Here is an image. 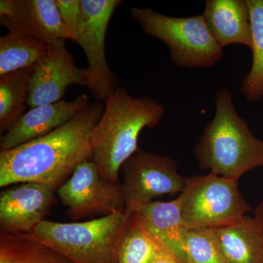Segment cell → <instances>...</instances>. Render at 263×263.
<instances>
[{"instance_id": "obj_18", "label": "cell", "mask_w": 263, "mask_h": 263, "mask_svg": "<svg viewBox=\"0 0 263 263\" xmlns=\"http://www.w3.org/2000/svg\"><path fill=\"white\" fill-rule=\"evenodd\" d=\"M167 255L171 254L147 230L138 216L132 214L123 233L117 263H153Z\"/></svg>"}, {"instance_id": "obj_7", "label": "cell", "mask_w": 263, "mask_h": 263, "mask_svg": "<svg viewBox=\"0 0 263 263\" xmlns=\"http://www.w3.org/2000/svg\"><path fill=\"white\" fill-rule=\"evenodd\" d=\"M126 214L163 195L181 194L186 177L179 174L176 161L167 156L138 149L122 167Z\"/></svg>"}, {"instance_id": "obj_13", "label": "cell", "mask_w": 263, "mask_h": 263, "mask_svg": "<svg viewBox=\"0 0 263 263\" xmlns=\"http://www.w3.org/2000/svg\"><path fill=\"white\" fill-rule=\"evenodd\" d=\"M90 104L85 94L71 101H62L30 108L1 137L0 151L10 150L49 134L70 121Z\"/></svg>"}, {"instance_id": "obj_4", "label": "cell", "mask_w": 263, "mask_h": 263, "mask_svg": "<svg viewBox=\"0 0 263 263\" xmlns=\"http://www.w3.org/2000/svg\"><path fill=\"white\" fill-rule=\"evenodd\" d=\"M130 215L115 213L79 222L44 220L24 235L74 263H117L121 240Z\"/></svg>"}, {"instance_id": "obj_6", "label": "cell", "mask_w": 263, "mask_h": 263, "mask_svg": "<svg viewBox=\"0 0 263 263\" xmlns=\"http://www.w3.org/2000/svg\"><path fill=\"white\" fill-rule=\"evenodd\" d=\"M179 197L183 221L189 230L231 226L252 211L240 192L238 180L213 173L186 177Z\"/></svg>"}, {"instance_id": "obj_16", "label": "cell", "mask_w": 263, "mask_h": 263, "mask_svg": "<svg viewBox=\"0 0 263 263\" xmlns=\"http://www.w3.org/2000/svg\"><path fill=\"white\" fill-rule=\"evenodd\" d=\"M214 230L224 263H263V230L255 218Z\"/></svg>"}, {"instance_id": "obj_19", "label": "cell", "mask_w": 263, "mask_h": 263, "mask_svg": "<svg viewBox=\"0 0 263 263\" xmlns=\"http://www.w3.org/2000/svg\"><path fill=\"white\" fill-rule=\"evenodd\" d=\"M49 44L31 36L8 32L0 37V76L37 65Z\"/></svg>"}, {"instance_id": "obj_22", "label": "cell", "mask_w": 263, "mask_h": 263, "mask_svg": "<svg viewBox=\"0 0 263 263\" xmlns=\"http://www.w3.org/2000/svg\"><path fill=\"white\" fill-rule=\"evenodd\" d=\"M187 263H224L215 230H189L184 241Z\"/></svg>"}, {"instance_id": "obj_15", "label": "cell", "mask_w": 263, "mask_h": 263, "mask_svg": "<svg viewBox=\"0 0 263 263\" xmlns=\"http://www.w3.org/2000/svg\"><path fill=\"white\" fill-rule=\"evenodd\" d=\"M202 15L221 48L239 44L251 48L252 27L247 0H206Z\"/></svg>"}, {"instance_id": "obj_21", "label": "cell", "mask_w": 263, "mask_h": 263, "mask_svg": "<svg viewBox=\"0 0 263 263\" xmlns=\"http://www.w3.org/2000/svg\"><path fill=\"white\" fill-rule=\"evenodd\" d=\"M0 263H74L24 234L0 232Z\"/></svg>"}, {"instance_id": "obj_8", "label": "cell", "mask_w": 263, "mask_h": 263, "mask_svg": "<svg viewBox=\"0 0 263 263\" xmlns=\"http://www.w3.org/2000/svg\"><path fill=\"white\" fill-rule=\"evenodd\" d=\"M57 193L67 208L66 214L73 220L125 210L122 183L102 177L93 160L79 164Z\"/></svg>"}, {"instance_id": "obj_12", "label": "cell", "mask_w": 263, "mask_h": 263, "mask_svg": "<svg viewBox=\"0 0 263 263\" xmlns=\"http://www.w3.org/2000/svg\"><path fill=\"white\" fill-rule=\"evenodd\" d=\"M0 24L8 32L52 43L71 40L56 0H1Z\"/></svg>"}, {"instance_id": "obj_10", "label": "cell", "mask_w": 263, "mask_h": 263, "mask_svg": "<svg viewBox=\"0 0 263 263\" xmlns=\"http://www.w3.org/2000/svg\"><path fill=\"white\" fill-rule=\"evenodd\" d=\"M65 41L50 43L46 54L34 66L29 81V108L62 101L71 86H87V70L76 65Z\"/></svg>"}, {"instance_id": "obj_2", "label": "cell", "mask_w": 263, "mask_h": 263, "mask_svg": "<svg viewBox=\"0 0 263 263\" xmlns=\"http://www.w3.org/2000/svg\"><path fill=\"white\" fill-rule=\"evenodd\" d=\"M104 104L103 116L90 136L93 161L102 177L117 182L123 164L139 149L140 133L157 127L165 110L154 99L134 98L121 86Z\"/></svg>"}, {"instance_id": "obj_3", "label": "cell", "mask_w": 263, "mask_h": 263, "mask_svg": "<svg viewBox=\"0 0 263 263\" xmlns=\"http://www.w3.org/2000/svg\"><path fill=\"white\" fill-rule=\"evenodd\" d=\"M214 119L205 126L194 155L202 170L235 180L263 167V141L254 136L235 109L229 90L216 93Z\"/></svg>"}, {"instance_id": "obj_20", "label": "cell", "mask_w": 263, "mask_h": 263, "mask_svg": "<svg viewBox=\"0 0 263 263\" xmlns=\"http://www.w3.org/2000/svg\"><path fill=\"white\" fill-rule=\"evenodd\" d=\"M250 12L252 67L243 78L240 92L249 103L263 98V0H247Z\"/></svg>"}, {"instance_id": "obj_14", "label": "cell", "mask_w": 263, "mask_h": 263, "mask_svg": "<svg viewBox=\"0 0 263 263\" xmlns=\"http://www.w3.org/2000/svg\"><path fill=\"white\" fill-rule=\"evenodd\" d=\"M134 213L171 256L181 263H187L184 241L189 229L183 221L179 197L171 201L151 202Z\"/></svg>"}, {"instance_id": "obj_9", "label": "cell", "mask_w": 263, "mask_h": 263, "mask_svg": "<svg viewBox=\"0 0 263 263\" xmlns=\"http://www.w3.org/2000/svg\"><path fill=\"white\" fill-rule=\"evenodd\" d=\"M122 0H81L85 21L80 46L88 60L90 93L99 102L105 101L119 87V78L110 70L105 55V37L109 23Z\"/></svg>"}, {"instance_id": "obj_17", "label": "cell", "mask_w": 263, "mask_h": 263, "mask_svg": "<svg viewBox=\"0 0 263 263\" xmlns=\"http://www.w3.org/2000/svg\"><path fill=\"white\" fill-rule=\"evenodd\" d=\"M34 66L0 76V132L5 134L26 113Z\"/></svg>"}, {"instance_id": "obj_11", "label": "cell", "mask_w": 263, "mask_h": 263, "mask_svg": "<svg viewBox=\"0 0 263 263\" xmlns=\"http://www.w3.org/2000/svg\"><path fill=\"white\" fill-rule=\"evenodd\" d=\"M56 192L46 185L27 182L15 184L0 195L1 231L27 234L49 215L57 203Z\"/></svg>"}, {"instance_id": "obj_25", "label": "cell", "mask_w": 263, "mask_h": 263, "mask_svg": "<svg viewBox=\"0 0 263 263\" xmlns=\"http://www.w3.org/2000/svg\"><path fill=\"white\" fill-rule=\"evenodd\" d=\"M153 263H181L175 259L174 257L171 255L164 256V257H160Z\"/></svg>"}, {"instance_id": "obj_24", "label": "cell", "mask_w": 263, "mask_h": 263, "mask_svg": "<svg viewBox=\"0 0 263 263\" xmlns=\"http://www.w3.org/2000/svg\"><path fill=\"white\" fill-rule=\"evenodd\" d=\"M254 218L258 221L263 230V200L254 209Z\"/></svg>"}, {"instance_id": "obj_5", "label": "cell", "mask_w": 263, "mask_h": 263, "mask_svg": "<svg viewBox=\"0 0 263 263\" xmlns=\"http://www.w3.org/2000/svg\"><path fill=\"white\" fill-rule=\"evenodd\" d=\"M132 17L143 32L168 46L175 65L183 68H211L220 61L223 48L202 15L176 18L149 8H133Z\"/></svg>"}, {"instance_id": "obj_23", "label": "cell", "mask_w": 263, "mask_h": 263, "mask_svg": "<svg viewBox=\"0 0 263 263\" xmlns=\"http://www.w3.org/2000/svg\"><path fill=\"white\" fill-rule=\"evenodd\" d=\"M56 3L71 40L80 46L85 30L81 0H56Z\"/></svg>"}, {"instance_id": "obj_1", "label": "cell", "mask_w": 263, "mask_h": 263, "mask_svg": "<svg viewBox=\"0 0 263 263\" xmlns=\"http://www.w3.org/2000/svg\"><path fill=\"white\" fill-rule=\"evenodd\" d=\"M104 109L101 102L90 103L49 134L12 149L0 151V186L33 182L57 192L79 164L93 160L90 136Z\"/></svg>"}]
</instances>
